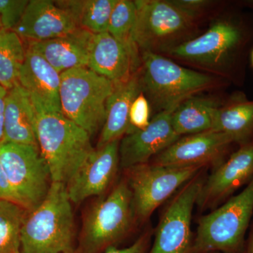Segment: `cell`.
<instances>
[{
	"label": "cell",
	"instance_id": "obj_32",
	"mask_svg": "<svg viewBox=\"0 0 253 253\" xmlns=\"http://www.w3.org/2000/svg\"><path fill=\"white\" fill-rule=\"evenodd\" d=\"M0 200L11 201L21 206L17 195L15 193L11 183L9 182V179L1 163H0Z\"/></svg>",
	"mask_w": 253,
	"mask_h": 253
},
{
	"label": "cell",
	"instance_id": "obj_11",
	"mask_svg": "<svg viewBox=\"0 0 253 253\" xmlns=\"http://www.w3.org/2000/svg\"><path fill=\"white\" fill-rule=\"evenodd\" d=\"M204 179L197 174L183 186L163 213L149 253H191V219Z\"/></svg>",
	"mask_w": 253,
	"mask_h": 253
},
{
	"label": "cell",
	"instance_id": "obj_14",
	"mask_svg": "<svg viewBox=\"0 0 253 253\" xmlns=\"http://www.w3.org/2000/svg\"><path fill=\"white\" fill-rule=\"evenodd\" d=\"M175 109L157 113L144 129L129 131L123 136L119 146L120 165L123 169L149 163L151 158L181 138L172 126Z\"/></svg>",
	"mask_w": 253,
	"mask_h": 253
},
{
	"label": "cell",
	"instance_id": "obj_17",
	"mask_svg": "<svg viewBox=\"0 0 253 253\" xmlns=\"http://www.w3.org/2000/svg\"><path fill=\"white\" fill-rule=\"evenodd\" d=\"M77 25L56 1L31 0L14 32L28 42L49 41L77 30Z\"/></svg>",
	"mask_w": 253,
	"mask_h": 253
},
{
	"label": "cell",
	"instance_id": "obj_31",
	"mask_svg": "<svg viewBox=\"0 0 253 253\" xmlns=\"http://www.w3.org/2000/svg\"><path fill=\"white\" fill-rule=\"evenodd\" d=\"M150 239H151V234L149 232H146L129 247L118 249L113 246H110L106 249L105 253H146V251L149 249Z\"/></svg>",
	"mask_w": 253,
	"mask_h": 253
},
{
	"label": "cell",
	"instance_id": "obj_19",
	"mask_svg": "<svg viewBox=\"0 0 253 253\" xmlns=\"http://www.w3.org/2000/svg\"><path fill=\"white\" fill-rule=\"evenodd\" d=\"M92 33L78 28L70 34L42 42H29L36 50L60 73L73 68L87 67Z\"/></svg>",
	"mask_w": 253,
	"mask_h": 253
},
{
	"label": "cell",
	"instance_id": "obj_10",
	"mask_svg": "<svg viewBox=\"0 0 253 253\" xmlns=\"http://www.w3.org/2000/svg\"><path fill=\"white\" fill-rule=\"evenodd\" d=\"M201 166H157L145 163L125 169L131 193L134 218L146 221L183 184L197 175Z\"/></svg>",
	"mask_w": 253,
	"mask_h": 253
},
{
	"label": "cell",
	"instance_id": "obj_1",
	"mask_svg": "<svg viewBox=\"0 0 253 253\" xmlns=\"http://www.w3.org/2000/svg\"><path fill=\"white\" fill-rule=\"evenodd\" d=\"M253 42L252 21L241 13L229 11L216 16L203 34L165 56L239 83L242 81L246 54Z\"/></svg>",
	"mask_w": 253,
	"mask_h": 253
},
{
	"label": "cell",
	"instance_id": "obj_12",
	"mask_svg": "<svg viewBox=\"0 0 253 253\" xmlns=\"http://www.w3.org/2000/svg\"><path fill=\"white\" fill-rule=\"evenodd\" d=\"M233 144H235L230 136L215 131L181 136L155 156L151 163L174 167L215 164L216 167L227 158Z\"/></svg>",
	"mask_w": 253,
	"mask_h": 253
},
{
	"label": "cell",
	"instance_id": "obj_13",
	"mask_svg": "<svg viewBox=\"0 0 253 253\" xmlns=\"http://www.w3.org/2000/svg\"><path fill=\"white\" fill-rule=\"evenodd\" d=\"M253 178V141L239 146L204 181L196 205L206 210L217 206Z\"/></svg>",
	"mask_w": 253,
	"mask_h": 253
},
{
	"label": "cell",
	"instance_id": "obj_8",
	"mask_svg": "<svg viewBox=\"0 0 253 253\" xmlns=\"http://www.w3.org/2000/svg\"><path fill=\"white\" fill-rule=\"evenodd\" d=\"M131 201L125 179L94 204L83 221L82 242L86 252L106 250L127 234L135 219Z\"/></svg>",
	"mask_w": 253,
	"mask_h": 253
},
{
	"label": "cell",
	"instance_id": "obj_2",
	"mask_svg": "<svg viewBox=\"0 0 253 253\" xmlns=\"http://www.w3.org/2000/svg\"><path fill=\"white\" fill-rule=\"evenodd\" d=\"M38 146L53 182L67 184L94 149L87 131L58 111L31 96Z\"/></svg>",
	"mask_w": 253,
	"mask_h": 253
},
{
	"label": "cell",
	"instance_id": "obj_16",
	"mask_svg": "<svg viewBox=\"0 0 253 253\" xmlns=\"http://www.w3.org/2000/svg\"><path fill=\"white\" fill-rule=\"evenodd\" d=\"M141 64L140 51L129 49L109 33L93 34L87 68L114 84L135 74Z\"/></svg>",
	"mask_w": 253,
	"mask_h": 253
},
{
	"label": "cell",
	"instance_id": "obj_33",
	"mask_svg": "<svg viewBox=\"0 0 253 253\" xmlns=\"http://www.w3.org/2000/svg\"><path fill=\"white\" fill-rule=\"evenodd\" d=\"M7 90L0 85V142L4 139L5 100Z\"/></svg>",
	"mask_w": 253,
	"mask_h": 253
},
{
	"label": "cell",
	"instance_id": "obj_36",
	"mask_svg": "<svg viewBox=\"0 0 253 253\" xmlns=\"http://www.w3.org/2000/svg\"><path fill=\"white\" fill-rule=\"evenodd\" d=\"M251 63H252V66L253 67V49H252V51H251Z\"/></svg>",
	"mask_w": 253,
	"mask_h": 253
},
{
	"label": "cell",
	"instance_id": "obj_28",
	"mask_svg": "<svg viewBox=\"0 0 253 253\" xmlns=\"http://www.w3.org/2000/svg\"><path fill=\"white\" fill-rule=\"evenodd\" d=\"M184 14L201 24L204 20L219 11L222 3L211 0H169Z\"/></svg>",
	"mask_w": 253,
	"mask_h": 253
},
{
	"label": "cell",
	"instance_id": "obj_22",
	"mask_svg": "<svg viewBox=\"0 0 253 253\" xmlns=\"http://www.w3.org/2000/svg\"><path fill=\"white\" fill-rule=\"evenodd\" d=\"M212 131L224 133L241 146L253 141V100L235 92L223 101Z\"/></svg>",
	"mask_w": 253,
	"mask_h": 253
},
{
	"label": "cell",
	"instance_id": "obj_6",
	"mask_svg": "<svg viewBox=\"0 0 253 253\" xmlns=\"http://www.w3.org/2000/svg\"><path fill=\"white\" fill-rule=\"evenodd\" d=\"M253 215V178L239 194L199 221L191 253H246V231Z\"/></svg>",
	"mask_w": 253,
	"mask_h": 253
},
{
	"label": "cell",
	"instance_id": "obj_18",
	"mask_svg": "<svg viewBox=\"0 0 253 253\" xmlns=\"http://www.w3.org/2000/svg\"><path fill=\"white\" fill-rule=\"evenodd\" d=\"M61 74L36 50L28 46L18 84L46 106L61 111Z\"/></svg>",
	"mask_w": 253,
	"mask_h": 253
},
{
	"label": "cell",
	"instance_id": "obj_9",
	"mask_svg": "<svg viewBox=\"0 0 253 253\" xmlns=\"http://www.w3.org/2000/svg\"><path fill=\"white\" fill-rule=\"evenodd\" d=\"M0 163L21 206L36 209L52 184L51 172L38 145L0 142Z\"/></svg>",
	"mask_w": 253,
	"mask_h": 253
},
{
	"label": "cell",
	"instance_id": "obj_38",
	"mask_svg": "<svg viewBox=\"0 0 253 253\" xmlns=\"http://www.w3.org/2000/svg\"></svg>",
	"mask_w": 253,
	"mask_h": 253
},
{
	"label": "cell",
	"instance_id": "obj_25",
	"mask_svg": "<svg viewBox=\"0 0 253 253\" xmlns=\"http://www.w3.org/2000/svg\"><path fill=\"white\" fill-rule=\"evenodd\" d=\"M26 49L21 37L14 31H0V85L6 90L18 84Z\"/></svg>",
	"mask_w": 253,
	"mask_h": 253
},
{
	"label": "cell",
	"instance_id": "obj_35",
	"mask_svg": "<svg viewBox=\"0 0 253 253\" xmlns=\"http://www.w3.org/2000/svg\"><path fill=\"white\" fill-rule=\"evenodd\" d=\"M243 4L246 5V6H249V7L252 8V9H253V0H251V1H244Z\"/></svg>",
	"mask_w": 253,
	"mask_h": 253
},
{
	"label": "cell",
	"instance_id": "obj_24",
	"mask_svg": "<svg viewBox=\"0 0 253 253\" xmlns=\"http://www.w3.org/2000/svg\"><path fill=\"white\" fill-rule=\"evenodd\" d=\"M117 0H68L56 1L66 10L79 28L92 33H106Z\"/></svg>",
	"mask_w": 253,
	"mask_h": 253
},
{
	"label": "cell",
	"instance_id": "obj_27",
	"mask_svg": "<svg viewBox=\"0 0 253 253\" xmlns=\"http://www.w3.org/2000/svg\"><path fill=\"white\" fill-rule=\"evenodd\" d=\"M136 19L135 1L117 0L111 14L108 32L129 49L139 51L133 37Z\"/></svg>",
	"mask_w": 253,
	"mask_h": 253
},
{
	"label": "cell",
	"instance_id": "obj_3",
	"mask_svg": "<svg viewBox=\"0 0 253 253\" xmlns=\"http://www.w3.org/2000/svg\"><path fill=\"white\" fill-rule=\"evenodd\" d=\"M139 80L141 91L157 113L175 109L189 98L220 87L226 82L149 52L141 53Z\"/></svg>",
	"mask_w": 253,
	"mask_h": 253
},
{
	"label": "cell",
	"instance_id": "obj_29",
	"mask_svg": "<svg viewBox=\"0 0 253 253\" xmlns=\"http://www.w3.org/2000/svg\"><path fill=\"white\" fill-rule=\"evenodd\" d=\"M28 0H0V21L2 29L14 31L21 22Z\"/></svg>",
	"mask_w": 253,
	"mask_h": 253
},
{
	"label": "cell",
	"instance_id": "obj_30",
	"mask_svg": "<svg viewBox=\"0 0 253 253\" xmlns=\"http://www.w3.org/2000/svg\"><path fill=\"white\" fill-rule=\"evenodd\" d=\"M151 107L149 100L142 92L136 96L133 101L129 111V131L142 129L149 126ZM126 133V134H127Z\"/></svg>",
	"mask_w": 253,
	"mask_h": 253
},
{
	"label": "cell",
	"instance_id": "obj_7",
	"mask_svg": "<svg viewBox=\"0 0 253 253\" xmlns=\"http://www.w3.org/2000/svg\"><path fill=\"white\" fill-rule=\"evenodd\" d=\"M115 84L87 67L61 73L60 103L63 114L92 136L102 129L106 103Z\"/></svg>",
	"mask_w": 253,
	"mask_h": 253
},
{
	"label": "cell",
	"instance_id": "obj_20",
	"mask_svg": "<svg viewBox=\"0 0 253 253\" xmlns=\"http://www.w3.org/2000/svg\"><path fill=\"white\" fill-rule=\"evenodd\" d=\"M141 91L139 70L129 80L115 84L106 103V120L101 130L97 148L121 140L129 131V111L133 101Z\"/></svg>",
	"mask_w": 253,
	"mask_h": 253
},
{
	"label": "cell",
	"instance_id": "obj_5",
	"mask_svg": "<svg viewBox=\"0 0 253 253\" xmlns=\"http://www.w3.org/2000/svg\"><path fill=\"white\" fill-rule=\"evenodd\" d=\"M134 41L141 53L166 56L200 35L199 23L169 0H136Z\"/></svg>",
	"mask_w": 253,
	"mask_h": 253
},
{
	"label": "cell",
	"instance_id": "obj_34",
	"mask_svg": "<svg viewBox=\"0 0 253 253\" xmlns=\"http://www.w3.org/2000/svg\"><path fill=\"white\" fill-rule=\"evenodd\" d=\"M246 253H253V228L248 242H246Z\"/></svg>",
	"mask_w": 253,
	"mask_h": 253
},
{
	"label": "cell",
	"instance_id": "obj_23",
	"mask_svg": "<svg viewBox=\"0 0 253 253\" xmlns=\"http://www.w3.org/2000/svg\"><path fill=\"white\" fill-rule=\"evenodd\" d=\"M223 101L211 95L199 94L181 103L173 112V128L178 135L199 134L212 130Z\"/></svg>",
	"mask_w": 253,
	"mask_h": 253
},
{
	"label": "cell",
	"instance_id": "obj_4",
	"mask_svg": "<svg viewBox=\"0 0 253 253\" xmlns=\"http://www.w3.org/2000/svg\"><path fill=\"white\" fill-rule=\"evenodd\" d=\"M66 184L52 182L45 199L28 211L21 231V253H71L74 217Z\"/></svg>",
	"mask_w": 253,
	"mask_h": 253
},
{
	"label": "cell",
	"instance_id": "obj_21",
	"mask_svg": "<svg viewBox=\"0 0 253 253\" xmlns=\"http://www.w3.org/2000/svg\"><path fill=\"white\" fill-rule=\"evenodd\" d=\"M35 120L34 108L29 93L19 84L7 90L3 141L38 146Z\"/></svg>",
	"mask_w": 253,
	"mask_h": 253
},
{
	"label": "cell",
	"instance_id": "obj_37",
	"mask_svg": "<svg viewBox=\"0 0 253 253\" xmlns=\"http://www.w3.org/2000/svg\"><path fill=\"white\" fill-rule=\"evenodd\" d=\"M2 29V26H1V21H0V31Z\"/></svg>",
	"mask_w": 253,
	"mask_h": 253
},
{
	"label": "cell",
	"instance_id": "obj_26",
	"mask_svg": "<svg viewBox=\"0 0 253 253\" xmlns=\"http://www.w3.org/2000/svg\"><path fill=\"white\" fill-rule=\"evenodd\" d=\"M28 211L11 201L0 200V253H21V231Z\"/></svg>",
	"mask_w": 253,
	"mask_h": 253
},
{
	"label": "cell",
	"instance_id": "obj_15",
	"mask_svg": "<svg viewBox=\"0 0 253 253\" xmlns=\"http://www.w3.org/2000/svg\"><path fill=\"white\" fill-rule=\"evenodd\" d=\"M121 140L96 148L66 184L71 202L78 204L104 194L111 185L120 164Z\"/></svg>",
	"mask_w": 253,
	"mask_h": 253
}]
</instances>
